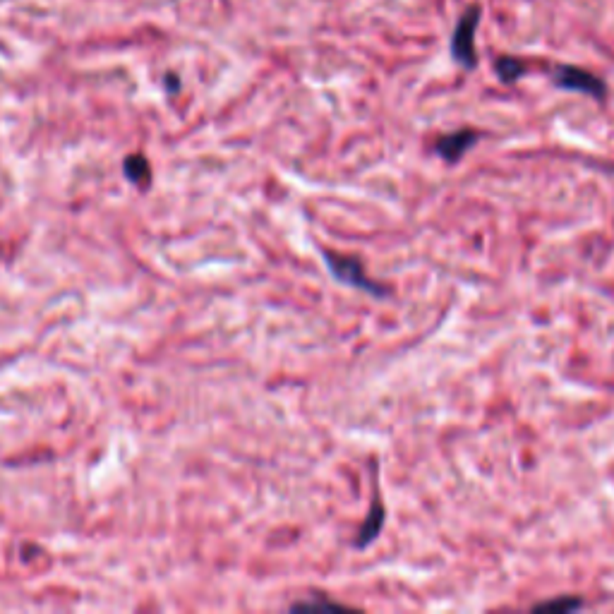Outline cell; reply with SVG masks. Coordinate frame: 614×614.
<instances>
[{
  "mask_svg": "<svg viewBox=\"0 0 614 614\" xmlns=\"http://www.w3.org/2000/svg\"><path fill=\"white\" fill-rule=\"evenodd\" d=\"M293 610H300V612H324V610H329V612H341V610H348L346 605H341V603H334V600H327V598H312V600H307V603H296L293 605Z\"/></svg>",
  "mask_w": 614,
  "mask_h": 614,
  "instance_id": "obj_7",
  "label": "cell"
},
{
  "mask_svg": "<svg viewBox=\"0 0 614 614\" xmlns=\"http://www.w3.org/2000/svg\"><path fill=\"white\" fill-rule=\"evenodd\" d=\"M579 607H583V600L581 598H557V600H547V603L535 605V610L571 612V610H579Z\"/></svg>",
  "mask_w": 614,
  "mask_h": 614,
  "instance_id": "obj_9",
  "label": "cell"
},
{
  "mask_svg": "<svg viewBox=\"0 0 614 614\" xmlns=\"http://www.w3.org/2000/svg\"><path fill=\"white\" fill-rule=\"evenodd\" d=\"M125 171H128V178L135 180V183H142V180L149 178V164L144 156H130L125 161Z\"/></svg>",
  "mask_w": 614,
  "mask_h": 614,
  "instance_id": "obj_8",
  "label": "cell"
},
{
  "mask_svg": "<svg viewBox=\"0 0 614 614\" xmlns=\"http://www.w3.org/2000/svg\"><path fill=\"white\" fill-rule=\"evenodd\" d=\"M480 5H471L466 12L461 15V20L456 22L454 34H451L449 41V51L451 58L466 70L478 68V51H475V34H478V24H480Z\"/></svg>",
  "mask_w": 614,
  "mask_h": 614,
  "instance_id": "obj_2",
  "label": "cell"
},
{
  "mask_svg": "<svg viewBox=\"0 0 614 614\" xmlns=\"http://www.w3.org/2000/svg\"><path fill=\"white\" fill-rule=\"evenodd\" d=\"M478 140H480V132L456 130V132H449V135L439 137V140L435 142V152L439 159H444L447 164H456V161H461L463 154H466Z\"/></svg>",
  "mask_w": 614,
  "mask_h": 614,
  "instance_id": "obj_4",
  "label": "cell"
},
{
  "mask_svg": "<svg viewBox=\"0 0 614 614\" xmlns=\"http://www.w3.org/2000/svg\"><path fill=\"white\" fill-rule=\"evenodd\" d=\"M166 84L171 92H178V77L176 75H166Z\"/></svg>",
  "mask_w": 614,
  "mask_h": 614,
  "instance_id": "obj_10",
  "label": "cell"
},
{
  "mask_svg": "<svg viewBox=\"0 0 614 614\" xmlns=\"http://www.w3.org/2000/svg\"><path fill=\"white\" fill-rule=\"evenodd\" d=\"M322 257H324V262H327L329 274L334 276L339 284L358 288V291H363L367 293V296H375V298L391 296V291L387 286L377 284V281H372L370 276L365 274L363 262H360L358 257L339 255V252H331V250H322Z\"/></svg>",
  "mask_w": 614,
  "mask_h": 614,
  "instance_id": "obj_1",
  "label": "cell"
},
{
  "mask_svg": "<svg viewBox=\"0 0 614 614\" xmlns=\"http://www.w3.org/2000/svg\"><path fill=\"white\" fill-rule=\"evenodd\" d=\"M384 516H387V514H384L382 497H379L377 485H375V495H372L370 511H367V519L363 521V526L358 528V535H355L353 545L363 550V547L375 543V540L379 538V533H382V528H384Z\"/></svg>",
  "mask_w": 614,
  "mask_h": 614,
  "instance_id": "obj_5",
  "label": "cell"
},
{
  "mask_svg": "<svg viewBox=\"0 0 614 614\" xmlns=\"http://www.w3.org/2000/svg\"><path fill=\"white\" fill-rule=\"evenodd\" d=\"M552 82H555V87L559 89L588 94L598 101H603L607 96V84L600 80L598 75H593V72L583 68H576V65H557V68L552 70Z\"/></svg>",
  "mask_w": 614,
  "mask_h": 614,
  "instance_id": "obj_3",
  "label": "cell"
},
{
  "mask_svg": "<svg viewBox=\"0 0 614 614\" xmlns=\"http://www.w3.org/2000/svg\"><path fill=\"white\" fill-rule=\"evenodd\" d=\"M526 70H528L526 63H523V60H519V58H514V56H502V58H497V63H495L497 77L507 84L519 82L521 77L526 75Z\"/></svg>",
  "mask_w": 614,
  "mask_h": 614,
  "instance_id": "obj_6",
  "label": "cell"
}]
</instances>
